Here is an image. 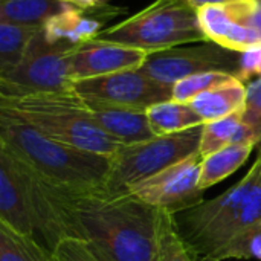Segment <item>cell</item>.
I'll return each mask as SVG.
<instances>
[{"mask_svg":"<svg viewBox=\"0 0 261 261\" xmlns=\"http://www.w3.org/2000/svg\"><path fill=\"white\" fill-rule=\"evenodd\" d=\"M80 240L96 261H159L161 211L132 193L72 190Z\"/></svg>","mask_w":261,"mask_h":261,"instance_id":"obj_1","label":"cell"},{"mask_svg":"<svg viewBox=\"0 0 261 261\" xmlns=\"http://www.w3.org/2000/svg\"><path fill=\"white\" fill-rule=\"evenodd\" d=\"M0 147L46 180L72 190L102 188L110 170L109 156L54 141L5 109H0Z\"/></svg>","mask_w":261,"mask_h":261,"instance_id":"obj_2","label":"cell"},{"mask_svg":"<svg viewBox=\"0 0 261 261\" xmlns=\"http://www.w3.org/2000/svg\"><path fill=\"white\" fill-rule=\"evenodd\" d=\"M0 109L14 113L47 138L84 151L110 158L122 145L93 121L75 92L0 98Z\"/></svg>","mask_w":261,"mask_h":261,"instance_id":"obj_3","label":"cell"},{"mask_svg":"<svg viewBox=\"0 0 261 261\" xmlns=\"http://www.w3.org/2000/svg\"><path fill=\"white\" fill-rule=\"evenodd\" d=\"M96 40L127 44L148 54L208 41L197 11L187 0H154L132 17L101 31Z\"/></svg>","mask_w":261,"mask_h":261,"instance_id":"obj_4","label":"cell"},{"mask_svg":"<svg viewBox=\"0 0 261 261\" xmlns=\"http://www.w3.org/2000/svg\"><path fill=\"white\" fill-rule=\"evenodd\" d=\"M261 180V154L249 171L229 190L213 200L174 216L182 240L188 245L199 261L208 258L231 237L242 205Z\"/></svg>","mask_w":261,"mask_h":261,"instance_id":"obj_5","label":"cell"},{"mask_svg":"<svg viewBox=\"0 0 261 261\" xmlns=\"http://www.w3.org/2000/svg\"><path fill=\"white\" fill-rule=\"evenodd\" d=\"M200 138L202 125L142 142L122 144L110 156V170L101 190L110 194L128 193L130 185L197 153Z\"/></svg>","mask_w":261,"mask_h":261,"instance_id":"obj_6","label":"cell"},{"mask_svg":"<svg viewBox=\"0 0 261 261\" xmlns=\"http://www.w3.org/2000/svg\"><path fill=\"white\" fill-rule=\"evenodd\" d=\"M76 47L49 43L41 28L21 64L0 78V98L73 92L70 58Z\"/></svg>","mask_w":261,"mask_h":261,"instance_id":"obj_7","label":"cell"},{"mask_svg":"<svg viewBox=\"0 0 261 261\" xmlns=\"http://www.w3.org/2000/svg\"><path fill=\"white\" fill-rule=\"evenodd\" d=\"M200 151L182 159L165 170L128 187V193L171 216H177L203 203V190L199 187L202 171Z\"/></svg>","mask_w":261,"mask_h":261,"instance_id":"obj_8","label":"cell"},{"mask_svg":"<svg viewBox=\"0 0 261 261\" xmlns=\"http://www.w3.org/2000/svg\"><path fill=\"white\" fill-rule=\"evenodd\" d=\"M239 69V52L228 50L213 41H205L190 47L177 46L153 52L139 70L162 84L174 86L177 81L202 72H225L237 76Z\"/></svg>","mask_w":261,"mask_h":261,"instance_id":"obj_9","label":"cell"},{"mask_svg":"<svg viewBox=\"0 0 261 261\" xmlns=\"http://www.w3.org/2000/svg\"><path fill=\"white\" fill-rule=\"evenodd\" d=\"M73 92L86 99L147 110L158 102L171 99L173 86L162 84L135 69L73 81Z\"/></svg>","mask_w":261,"mask_h":261,"instance_id":"obj_10","label":"cell"},{"mask_svg":"<svg viewBox=\"0 0 261 261\" xmlns=\"http://www.w3.org/2000/svg\"><path fill=\"white\" fill-rule=\"evenodd\" d=\"M257 3L258 0H229L200 8L197 17L206 40L239 54L261 44V35L251 24Z\"/></svg>","mask_w":261,"mask_h":261,"instance_id":"obj_11","label":"cell"},{"mask_svg":"<svg viewBox=\"0 0 261 261\" xmlns=\"http://www.w3.org/2000/svg\"><path fill=\"white\" fill-rule=\"evenodd\" d=\"M148 55L147 50L138 47L95 38L73 50L70 58V76L73 81H78L141 69Z\"/></svg>","mask_w":261,"mask_h":261,"instance_id":"obj_12","label":"cell"},{"mask_svg":"<svg viewBox=\"0 0 261 261\" xmlns=\"http://www.w3.org/2000/svg\"><path fill=\"white\" fill-rule=\"evenodd\" d=\"M125 11L127 8L110 3L93 8H78L70 5L43 26V34L52 44L81 46L95 40L98 34L106 29L104 26L109 21Z\"/></svg>","mask_w":261,"mask_h":261,"instance_id":"obj_13","label":"cell"},{"mask_svg":"<svg viewBox=\"0 0 261 261\" xmlns=\"http://www.w3.org/2000/svg\"><path fill=\"white\" fill-rule=\"evenodd\" d=\"M0 222L37 240L29 196L17 159L0 147Z\"/></svg>","mask_w":261,"mask_h":261,"instance_id":"obj_14","label":"cell"},{"mask_svg":"<svg viewBox=\"0 0 261 261\" xmlns=\"http://www.w3.org/2000/svg\"><path fill=\"white\" fill-rule=\"evenodd\" d=\"M93 121L121 144H135L154 138L147 112L83 98Z\"/></svg>","mask_w":261,"mask_h":261,"instance_id":"obj_15","label":"cell"},{"mask_svg":"<svg viewBox=\"0 0 261 261\" xmlns=\"http://www.w3.org/2000/svg\"><path fill=\"white\" fill-rule=\"evenodd\" d=\"M246 102V84L237 76L197 95L190 106L203 122L217 121L232 113L242 112Z\"/></svg>","mask_w":261,"mask_h":261,"instance_id":"obj_16","label":"cell"},{"mask_svg":"<svg viewBox=\"0 0 261 261\" xmlns=\"http://www.w3.org/2000/svg\"><path fill=\"white\" fill-rule=\"evenodd\" d=\"M254 142L258 144V138L242 119V112L232 113L226 118L205 122L202 125V138L199 151L205 158L232 144Z\"/></svg>","mask_w":261,"mask_h":261,"instance_id":"obj_17","label":"cell"},{"mask_svg":"<svg viewBox=\"0 0 261 261\" xmlns=\"http://www.w3.org/2000/svg\"><path fill=\"white\" fill-rule=\"evenodd\" d=\"M254 142H243V144H232L225 147L213 154H208L202 159V171H200V182L199 187L205 191L216 184L228 179L232 176L243 164L249 159L254 147Z\"/></svg>","mask_w":261,"mask_h":261,"instance_id":"obj_18","label":"cell"},{"mask_svg":"<svg viewBox=\"0 0 261 261\" xmlns=\"http://www.w3.org/2000/svg\"><path fill=\"white\" fill-rule=\"evenodd\" d=\"M145 112L150 127L156 136L173 135L205 124L190 102L168 99L148 107Z\"/></svg>","mask_w":261,"mask_h":261,"instance_id":"obj_19","label":"cell"},{"mask_svg":"<svg viewBox=\"0 0 261 261\" xmlns=\"http://www.w3.org/2000/svg\"><path fill=\"white\" fill-rule=\"evenodd\" d=\"M67 6L70 5L61 0H2L0 21L43 28Z\"/></svg>","mask_w":261,"mask_h":261,"instance_id":"obj_20","label":"cell"},{"mask_svg":"<svg viewBox=\"0 0 261 261\" xmlns=\"http://www.w3.org/2000/svg\"><path fill=\"white\" fill-rule=\"evenodd\" d=\"M40 29L38 26L0 21V78L9 75L21 64Z\"/></svg>","mask_w":261,"mask_h":261,"instance_id":"obj_21","label":"cell"},{"mask_svg":"<svg viewBox=\"0 0 261 261\" xmlns=\"http://www.w3.org/2000/svg\"><path fill=\"white\" fill-rule=\"evenodd\" d=\"M0 261H58L54 252L32 237L0 222Z\"/></svg>","mask_w":261,"mask_h":261,"instance_id":"obj_22","label":"cell"},{"mask_svg":"<svg viewBox=\"0 0 261 261\" xmlns=\"http://www.w3.org/2000/svg\"><path fill=\"white\" fill-rule=\"evenodd\" d=\"M261 260V225L248 226L236 232L208 261Z\"/></svg>","mask_w":261,"mask_h":261,"instance_id":"obj_23","label":"cell"},{"mask_svg":"<svg viewBox=\"0 0 261 261\" xmlns=\"http://www.w3.org/2000/svg\"><path fill=\"white\" fill-rule=\"evenodd\" d=\"M159 261H199L182 240L174 216L164 211L159 220Z\"/></svg>","mask_w":261,"mask_h":261,"instance_id":"obj_24","label":"cell"},{"mask_svg":"<svg viewBox=\"0 0 261 261\" xmlns=\"http://www.w3.org/2000/svg\"><path fill=\"white\" fill-rule=\"evenodd\" d=\"M234 75L225 72H202L190 75L173 86V96L171 99L177 102H190L197 95L231 80Z\"/></svg>","mask_w":261,"mask_h":261,"instance_id":"obj_25","label":"cell"},{"mask_svg":"<svg viewBox=\"0 0 261 261\" xmlns=\"http://www.w3.org/2000/svg\"><path fill=\"white\" fill-rule=\"evenodd\" d=\"M242 119L261 142V76L246 84V102L242 110Z\"/></svg>","mask_w":261,"mask_h":261,"instance_id":"obj_26","label":"cell"},{"mask_svg":"<svg viewBox=\"0 0 261 261\" xmlns=\"http://www.w3.org/2000/svg\"><path fill=\"white\" fill-rule=\"evenodd\" d=\"M54 255L58 261H96L87 245L80 239H66L57 245Z\"/></svg>","mask_w":261,"mask_h":261,"instance_id":"obj_27","label":"cell"},{"mask_svg":"<svg viewBox=\"0 0 261 261\" xmlns=\"http://www.w3.org/2000/svg\"><path fill=\"white\" fill-rule=\"evenodd\" d=\"M261 76V44L252 46L240 54V69L237 78L245 84Z\"/></svg>","mask_w":261,"mask_h":261,"instance_id":"obj_28","label":"cell"},{"mask_svg":"<svg viewBox=\"0 0 261 261\" xmlns=\"http://www.w3.org/2000/svg\"><path fill=\"white\" fill-rule=\"evenodd\" d=\"M64 3L78 6V8H93V6H99L104 3H109V0H61Z\"/></svg>","mask_w":261,"mask_h":261,"instance_id":"obj_29","label":"cell"},{"mask_svg":"<svg viewBox=\"0 0 261 261\" xmlns=\"http://www.w3.org/2000/svg\"><path fill=\"white\" fill-rule=\"evenodd\" d=\"M196 11H199L200 8L203 6H208V5H220V3H226L229 0H187Z\"/></svg>","mask_w":261,"mask_h":261,"instance_id":"obj_30","label":"cell"},{"mask_svg":"<svg viewBox=\"0 0 261 261\" xmlns=\"http://www.w3.org/2000/svg\"><path fill=\"white\" fill-rule=\"evenodd\" d=\"M0 2H2V0H0Z\"/></svg>","mask_w":261,"mask_h":261,"instance_id":"obj_31","label":"cell"},{"mask_svg":"<svg viewBox=\"0 0 261 261\" xmlns=\"http://www.w3.org/2000/svg\"><path fill=\"white\" fill-rule=\"evenodd\" d=\"M260 154H261V153H260Z\"/></svg>","mask_w":261,"mask_h":261,"instance_id":"obj_32","label":"cell"}]
</instances>
